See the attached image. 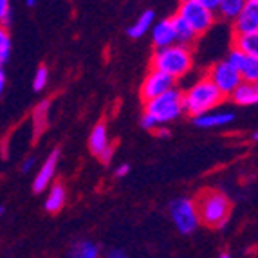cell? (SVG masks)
<instances>
[{"instance_id": "6da1fadb", "label": "cell", "mask_w": 258, "mask_h": 258, "mask_svg": "<svg viewBox=\"0 0 258 258\" xmlns=\"http://www.w3.org/2000/svg\"><path fill=\"white\" fill-rule=\"evenodd\" d=\"M194 65V54L189 51V47L184 45H170V47L157 49L152 56V71L163 73L166 76L177 78L184 76Z\"/></svg>"}, {"instance_id": "7a4b0ae2", "label": "cell", "mask_w": 258, "mask_h": 258, "mask_svg": "<svg viewBox=\"0 0 258 258\" xmlns=\"http://www.w3.org/2000/svg\"><path fill=\"white\" fill-rule=\"evenodd\" d=\"M222 98L224 96L220 94L219 89L208 78H203L189 87L186 92H182V110L188 112L195 119V117L208 114L211 108H215L222 101Z\"/></svg>"}, {"instance_id": "3957f363", "label": "cell", "mask_w": 258, "mask_h": 258, "mask_svg": "<svg viewBox=\"0 0 258 258\" xmlns=\"http://www.w3.org/2000/svg\"><path fill=\"white\" fill-rule=\"evenodd\" d=\"M199 211V220L210 228H222L226 226L231 211V203L224 194L217 189H204L195 201Z\"/></svg>"}, {"instance_id": "277c9868", "label": "cell", "mask_w": 258, "mask_h": 258, "mask_svg": "<svg viewBox=\"0 0 258 258\" xmlns=\"http://www.w3.org/2000/svg\"><path fill=\"white\" fill-rule=\"evenodd\" d=\"M182 92L173 87L172 91L164 92L159 98L145 103V114L154 117L157 125L170 123L182 114Z\"/></svg>"}, {"instance_id": "5b68a950", "label": "cell", "mask_w": 258, "mask_h": 258, "mask_svg": "<svg viewBox=\"0 0 258 258\" xmlns=\"http://www.w3.org/2000/svg\"><path fill=\"white\" fill-rule=\"evenodd\" d=\"M177 17H181L194 29L195 35L206 33L215 22V13L208 11L201 0H184V2H181L179 9H177Z\"/></svg>"}, {"instance_id": "8992f818", "label": "cell", "mask_w": 258, "mask_h": 258, "mask_svg": "<svg viewBox=\"0 0 258 258\" xmlns=\"http://www.w3.org/2000/svg\"><path fill=\"white\" fill-rule=\"evenodd\" d=\"M170 217L182 235H189L199 228V211L194 199L181 197L170 204Z\"/></svg>"}, {"instance_id": "52a82bcc", "label": "cell", "mask_w": 258, "mask_h": 258, "mask_svg": "<svg viewBox=\"0 0 258 258\" xmlns=\"http://www.w3.org/2000/svg\"><path fill=\"white\" fill-rule=\"evenodd\" d=\"M208 80L220 91L222 96H231L242 83V76L238 69H235L228 60L215 63L208 73Z\"/></svg>"}, {"instance_id": "ba28073f", "label": "cell", "mask_w": 258, "mask_h": 258, "mask_svg": "<svg viewBox=\"0 0 258 258\" xmlns=\"http://www.w3.org/2000/svg\"><path fill=\"white\" fill-rule=\"evenodd\" d=\"M173 82H175V80L166 76V74L157 73V71H150L141 83V91H139L141 92V99L145 101V103H148V101H152V99L159 98V96H163L164 92L172 91Z\"/></svg>"}, {"instance_id": "9c48e42d", "label": "cell", "mask_w": 258, "mask_h": 258, "mask_svg": "<svg viewBox=\"0 0 258 258\" xmlns=\"http://www.w3.org/2000/svg\"><path fill=\"white\" fill-rule=\"evenodd\" d=\"M229 63L238 69L242 76V82L245 83H258V58L254 56H245L238 49H231L229 56L226 58Z\"/></svg>"}, {"instance_id": "30bf717a", "label": "cell", "mask_w": 258, "mask_h": 258, "mask_svg": "<svg viewBox=\"0 0 258 258\" xmlns=\"http://www.w3.org/2000/svg\"><path fill=\"white\" fill-rule=\"evenodd\" d=\"M258 33V0H245L240 15L235 20V35Z\"/></svg>"}, {"instance_id": "8fae6325", "label": "cell", "mask_w": 258, "mask_h": 258, "mask_svg": "<svg viewBox=\"0 0 258 258\" xmlns=\"http://www.w3.org/2000/svg\"><path fill=\"white\" fill-rule=\"evenodd\" d=\"M58 157H60V150H52L47 159L43 161L42 168L38 170L35 181H33V189H35L36 194L43 191V189L47 188L49 182L52 181V177H54L56 172V164H58Z\"/></svg>"}, {"instance_id": "7c38bea8", "label": "cell", "mask_w": 258, "mask_h": 258, "mask_svg": "<svg viewBox=\"0 0 258 258\" xmlns=\"http://www.w3.org/2000/svg\"><path fill=\"white\" fill-rule=\"evenodd\" d=\"M152 42L157 49L170 47L175 45V31H173V22L172 18H164L154 24L152 27Z\"/></svg>"}, {"instance_id": "4fadbf2b", "label": "cell", "mask_w": 258, "mask_h": 258, "mask_svg": "<svg viewBox=\"0 0 258 258\" xmlns=\"http://www.w3.org/2000/svg\"><path fill=\"white\" fill-rule=\"evenodd\" d=\"M235 119L231 112H208L204 116H199L194 123L201 128H215V126H226Z\"/></svg>"}, {"instance_id": "5bb4252c", "label": "cell", "mask_w": 258, "mask_h": 258, "mask_svg": "<svg viewBox=\"0 0 258 258\" xmlns=\"http://www.w3.org/2000/svg\"><path fill=\"white\" fill-rule=\"evenodd\" d=\"M231 99L237 105H256L258 103V83L242 82L237 91L231 94Z\"/></svg>"}, {"instance_id": "9a60e30c", "label": "cell", "mask_w": 258, "mask_h": 258, "mask_svg": "<svg viewBox=\"0 0 258 258\" xmlns=\"http://www.w3.org/2000/svg\"><path fill=\"white\" fill-rule=\"evenodd\" d=\"M110 147V141H108V132L105 123H98V125L92 128L91 136H89V148L94 155H99L103 150Z\"/></svg>"}, {"instance_id": "2e32d148", "label": "cell", "mask_w": 258, "mask_h": 258, "mask_svg": "<svg viewBox=\"0 0 258 258\" xmlns=\"http://www.w3.org/2000/svg\"><path fill=\"white\" fill-rule=\"evenodd\" d=\"M172 22H173V31H175V43H179V45H184V47H188L189 43L195 42L197 35H195L194 29H191V27H189L181 17L173 15Z\"/></svg>"}, {"instance_id": "e0dca14e", "label": "cell", "mask_w": 258, "mask_h": 258, "mask_svg": "<svg viewBox=\"0 0 258 258\" xmlns=\"http://www.w3.org/2000/svg\"><path fill=\"white\" fill-rule=\"evenodd\" d=\"M65 199H67V194H65V188L63 184H52V188L49 189V195L45 199V203H43V208L45 211L49 213H58V211L63 208L65 204Z\"/></svg>"}, {"instance_id": "ac0fdd59", "label": "cell", "mask_w": 258, "mask_h": 258, "mask_svg": "<svg viewBox=\"0 0 258 258\" xmlns=\"http://www.w3.org/2000/svg\"><path fill=\"white\" fill-rule=\"evenodd\" d=\"M154 20L155 13L152 9H147L138 20L134 22V26L128 27V36L130 38H141V36H145V33H148L154 27Z\"/></svg>"}, {"instance_id": "d6986e66", "label": "cell", "mask_w": 258, "mask_h": 258, "mask_svg": "<svg viewBox=\"0 0 258 258\" xmlns=\"http://www.w3.org/2000/svg\"><path fill=\"white\" fill-rule=\"evenodd\" d=\"M233 43H235L233 49H238L245 56L258 58V33H253V35H235Z\"/></svg>"}, {"instance_id": "ffe728a7", "label": "cell", "mask_w": 258, "mask_h": 258, "mask_svg": "<svg viewBox=\"0 0 258 258\" xmlns=\"http://www.w3.org/2000/svg\"><path fill=\"white\" fill-rule=\"evenodd\" d=\"M71 258H99V249L94 242L80 240L73 245Z\"/></svg>"}, {"instance_id": "44dd1931", "label": "cell", "mask_w": 258, "mask_h": 258, "mask_svg": "<svg viewBox=\"0 0 258 258\" xmlns=\"http://www.w3.org/2000/svg\"><path fill=\"white\" fill-rule=\"evenodd\" d=\"M242 8H244V0H220L219 13L228 20H237Z\"/></svg>"}, {"instance_id": "7402d4cb", "label": "cell", "mask_w": 258, "mask_h": 258, "mask_svg": "<svg viewBox=\"0 0 258 258\" xmlns=\"http://www.w3.org/2000/svg\"><path fill=\"white\" fill-rule=\"evenodd\" d=\"M47 114H49V101H42L36 105L35 112H33V125H35V134L38 136L42 130H45L47 125Z\"/></svg>"}, {"instance_id": "603a6c76", "label": "cell", "mask_w": 258, "mask_h": 258, "mask_svg": "<svg viewBox=\"0 0 258 258\" xmlns=\"http://www.w3.org/2000/svg\"><path fill=\"white\" fill-rule=\"evenodd\" d=\"M47 80H49V71L47 67H38V71H36L35 74V80H33V89L35 91H42V89H45V85H47Z\"/></svg>"}, {"instance_id": "cb8c5ba5", "label": "cell", "mask_w": 258, "mask_h": 258, "mask_svg": "<svg viewBox=\"0 0 258 258\" xmlns=\"http://www.w3.org/2000/svg\"><path fill=\"white\" fill-rule=\"evenodd\" d=\"M11 26V6H9L8 0H0V27H8Z\"/></svg>"}, {"instance_id": "d4e9b609", "label": "cell", "mask_w": 258, "mask_h": 258, "mask_svg": "<svg viewBox=\"0 0 258 258\" xmlns=\"http://www.w3.org/2000/svg\"><path fill=\"white\" fill-rule=\"evenodd\" d=\"M9 51H11V40H9V33H8V29L0 27V56H2L4 60H8Z\"/></svg>"}, {"instance_id": "484cf974", "label": "cell", "mask_w": 258, "mask_h": 258, "mask_svg": "<svg viewBox=\"0 0 258 258\" xmlns=\"http://www.w3.org/2000/svg\"><path fill=\"white\" fill-rule=\"evenodd\" d=\"M141 126H143L145 130H155L159 125L155 123L154 117H150L148 114H143V117H141Z\"/></svg>"}, {"instance_id": "4316f807", "label": "cell", "mask_w": 258, "mask_h": 258, "mask_svg": "<svg viewBox=\"0 0 258 258\" xmlns=\"http://www.w3.org/2000/svg\"><path fill=\"white\" fill-rule=\"evenodd\" d=\"M112 155H114V148H112V145H110V147H108L107 150H103L101 154L98 155V159L101 161L103 164H108L112 161Z\"/></svg>"}, {"instance_id": "83f0119b", "label": "cell", "mask_w": 258, "mask_h": 258, "mask_svg": "<svg viewBox=\"0 0 258 258\" xmlns=\"http://www.w3.org/2000/svg\"><path fill=\"white\" fill-rule=\"evenodd\" d=\"M203 2V6L208 9V11H211V13H215V11H219V6H220V0H201Z\"/></svg>"}, {"instance_id": "f1b7e54d", "label": "cell", "mask_w": 258, "mask_h": 258, "mask_svg": "<svg viewBox=\"0 0 258 258\" xmlns=\"http://www.w3.org/2000/svg\"><path fill=\"white\" fill-rule=\"evenodd\" d=\"M154 134H155V138H159V139H166V138H170V130L164 128V126H157V128L154 130Z\"/></svg>"}, {"instance_id": "f546056e", "label": "cell", "mask_w": 258, "mask_h": 258, "mask_svg": "<svg viewBox=\"0 0 258 258\" xmlns=\"http://www.w3.org/2000/svg\"><path fill=\"white\" fill-rule=\"evenodd\" d=\"M107 258H126V253L123 249H110Z\"/></svg>"}, {"instance_id": "4dcf8cb0", "label": "cell", "mask_w": 258, "mask_h": 258, "mask_svg": "<svg viewBox=\"0 0 258 258\" xmlns=\"http://www.w3.org/2000/svg\"><path fill=\"white\" fill-rule=\"evenodd\" d=\"M35 163H36L35 157H29V159H26L24 163H22V172H29L31 168L35 166Z\"/></svg>"}, {"instance_id": "1f68e13d", "label": "cell", "mask_w": 258, "mask_h": 258, "mask_svg": "<svg viewBox=\"0 0 258 258\" xmlns=\"http://www.w3.org/2000/svg\"><path fill=\"white\" fill-rule=\"evenodd\" d=\"M128 172H130V166H128V164H121V166L116 168V177H125Z\"/></svg>"}, {"instance_id": "d6a6232c", "label": "cell", "mask_w": 258, "mask_h": 258, "mask_svg": "<svg viewBox=\"0 0 258 258\" xmlns=\"http://www.w3.org/2000/svg\"><path fill=\"white\" fill-rule=\"evenodd\" d=\"M4 87H6V76L4 73H0V94L4 92Z\"/></svg>"}, {"instance_id": "836d02e7", "label": "cell", "mask_w": 258, "mask_h": 258, "mask_svg": "<svg viewBox=\"0 0 258 258\" xmlns=\"http://www.w3.org/2000/svg\"><path fill=\"white\" fill-rule=\"evenodd\" d=\"M26 6H27V8H35V6H36V2H35V0H27V2H26Z\"/></svg>"}, {"instance_id": "e575fe53", "label": "cell", "mask_w": 258, "mask_h": 258, "mask_svg": "<svg viewBox=\"0 0 258 258\" xmlns=\"http://www.w3.org/2000/svg\"><path fill=\"white\" fill-rule=\"evenodd\" d=\"M4 63H6V60H4V58H2V56H0V73H4V71H2V67H4Z\"/></svg>"}, {"instance_id": "d590c367", "label": "cell", "mask_w": 258, "mask_h": 258, "mask_svg": "<svg viewBox=\"0 0 258 258\" xmlns=\"http://www.w3.org/2000/svg\"><path fill=\"white\" fill-rule=\"evenodd\" d=\"M253 139H254V141H258V130H256V132L253 134Z\"/></svg>"}, {"instance_id": "8d00e7d4", "label": "cell", "mask_w": 258, "mask_h": 258, "mask_svg": "<svg viewBox=\"0 0 258 258\" xmlns=\"http://www.w3.org/2000/svg\"><path fill=\"white\" fill-rule=\"evenodd\" d=\"M220 258H231V256H229V254H226V253H224V254H220Z\"/></svg>"}, {"instance_id": "74e56055", "label": "cell", "mask_w": 258, "mask_h": 258, "mask_svg": "<svg viewBox=\"0 0 258 258\" xmlns=\"http://www.w3.org/2000/svg\"><path fill=\"white\" fill-rule=\"evenodd\" d=\"M2 213H4V208L0 206V217H2Z\"/></svg>"}]
</instances>
